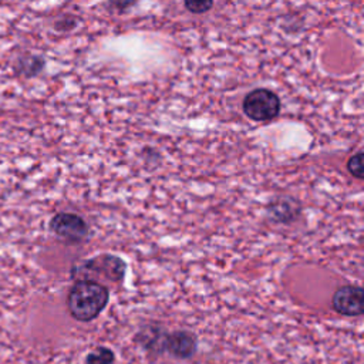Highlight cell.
<instances>
[{
    "label": "cell",
    "instance_id": "obj_1",
    "mask_svg": "<svg viewBox=\"0 0 364 364\" xmlns=\"http://www.w3.org/2000/svg\"><path fill=\"white\" fill-rule=\"evenodd\" d=\"M109 293L101 283L82 279L73 284L67 296V307L70 314L78 321H91L107 306Z\"/></svg>",
    "mask_w": 364,
    "mask_h": 364
},
{
    "label": "cell",
    "instance_id": "obj_2",
    "mask_svg": "<svg viewBox=\"0 0 364 364\" xmlns=\"http://www.w3.org/2000/svg\"><path fill=\"white\" fill-rule=\"evenodd\" d=\"M242 108L246 117L253 121H270L280 112V98L267 88H256L245 97Z\"/></svg>",
    "mask_w": 364,
    "mask_h": 364
},
{
    "label": "cell",
    "instance_id": "obj_3",
    "mask_svg": "<svg viewBox=\"0 0 364 364\" xmlns=\"http://www.w3.org/2000/svg\"><path fill=\"white\" fill-rule=\"evenodd\" d=\"M50 228L57 236L70 242H78L88 232V226L82 218H80L75 213H65V212L57 213L51 219Z\"/></svg>",
    "mask_w": 364,
    "mask_h": 364
},
{
    "label": "cell",
    "instance_id": "obj_4",
    "mask_svg": "<svg viewBox=\"0 0 364 364\" xmlns=\"http://www.w3.org/2000/svg\"><path fill=\"white\" fill-rule=\"evenodd\" d=\"M333 309L344 316H360L364 310V293L361 287L344 286L333 296Z\"/></svg>",
    "mask_w": 364,
    "mask_h": 364
},
{
    "label": "cell",
    "instance_id": "obj_5",
    "mask_svg": "<svg viewBox=\"0 0 364 364\" xmlns=\"http://www.w3.org/2000/svg\"><path fill=\"white\" fill-rule=\"evenodd\" d=\"M81 270L98 272V273H102V276L107 277L108 280H119L124 276L125 264L119 257L104 255L85 262Z\"/></svg>",
    "mask_w": 364,
    "mask_h": 364
},
{
    "label": "cell",
    "instance_id": "obj_6",
    "mask_svg": "<svg viewBox=\"0 0 364 364\" xmlns=\"http://www.w3.org/2000/svg\"><path fill=\"white\" fill-rule=\"evenodd\" d=\"M165 346L171 354L179 358H188L195 353L196 341L189 331H175L168 336Z\"/></svg>",
    "mask_w": 364,
    "mask_h": 364
},
{
    "label": "cell",
    "instance_id": "obj_7",
    "mask_svg": "<svg viewBox=\"0 0 364 364\" xmlns=\"http://www.w3.org/2000/svg\"><path fill=\"white\" fill-rule=\"evenodd\" d=\"M46 61L41 55L36 54H24L20 55L14 63V71L24 78H33L38 73L43 71Z\"/></svg>",
    "mask_w": 364,
    "mask_h": 364
},
{
    "label": "cell",
    "instance_id": "obj_8",
    "mask_svg": "<svg viewBox=\"0 0 364 364\" xmlns=\"http://www.w3.org/2000/svg\"><path fill=\"white\" fill-rule=\"evenodd\" d=\"M114 353L107 347H98L87 355V364H112Z\"/></svg>",
    "mask_w": 364,
    "mask_h": 364
},
{
    "label": "cell",
    "instance_id": "obj_9",
    "mask_svg": "<svg viewBox=\"0 0 364 364\" xmlns=\"http://www.w3.org/2000/svg\"><path fill=\"white\" fill-rule=\"evenodd\" d=\"M363 158H364V154L360 151V152H357L355 155H353V156L348 159V162H347V169H348V172H350L353 176L358 178V179H361V178L364 176V164H363Z\"/></svg>",
    "mask_w": 364,
    "mask_h": 364
},
{
    "label": "cell",
    "instance_id": "obj_10",
    "mask_svg": "<svg viewBox=\"0 0 364 364\" xmlns=\"http://www.w3.org/2000/svg\"><path fill=\"white\" fill-rule=\"evenodd\" d=\"M188 11L193 14H203L213 6V0H183Z\"/></svg>",
    "mask_w": 364,
    "mask_h": 364
},
{
    "label": "cell",
    "instance_id": "obj_11",
    "mask_svg": "<svg viewBox=\"0 0 364 364\" xmlns=\"http://www.w3.org/2000/svg\"><path fill=\"white\" fill-rule=\"evenodd\" d=\"M75 18H73V17H64V18H60V20H57L55 21V24H54V27H55V30H58V31H68V30H71L73 27H75Z\"/></svg>",
    "mask_w": 364,
    "mask_h": 364
}]
</instances>
